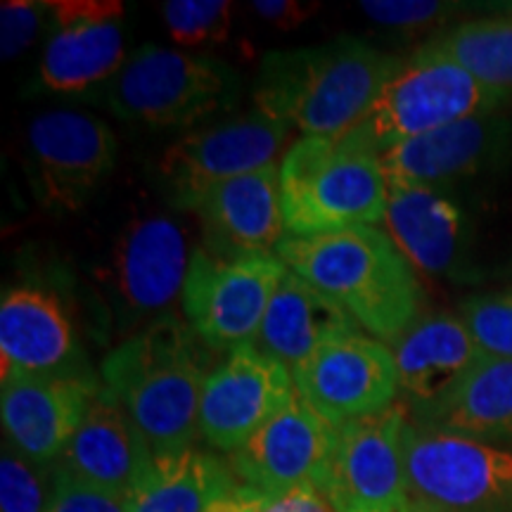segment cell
<instances>
[{"label":"cell","instance_id":"obj_1","mask_svg":"<svg viewBox=\"0 0 512 512\" xmlns=\"http://www.w3.org/2000/svg\"><path fill=\"white\" fill-rule=\"evenodd\" d=\"M209 351L188 320L164 313L102 361L105 387L155 456L188 451L195 444Z\"/></svg>","mask_w":512,"mask_h":512},{"label":"cell","instance_id":"obj_2","mask_svg":"<svg viewBox=\"0 0 512 512\" xmlns=\"http://www.w3.org/2000/svg\"><path fill=\"white\" fill-rule=\"evenodd\" d=\"M275 256L342 306L382 342L392 344L422 313L425 292L411 261L375 226L287 235Z\"/></svg>","mask_w":512,"mask_h":512},{"label":"cell","instance_id":"obj_3","mask_svg":"<svg viewBox=\"0 0 512 512\" xmlns=\"http://www.w3.org/2000/svg\"><path fill=\"white\" fill-rule=\"evenodd\" d=\"M401 62L351 36L268 53L256 76V110L304 136L339 138L368 112Z\"/></svg>","mask_w":512,"mask_h":512},{"label":"cell","instance_id":"obj_4","mask_svg":"<svg viewBox=\"0 0 512 512\" xmlns=\"http://www.w3.org/2000/svg\"><path fill=\"white\" fill-rule=\"evenodd\" d=\"M505 102L510 98L482 86L451 57L425 46L399 64L368 112L335 140L344 150L380 157L453 121L503 110Z\"/></svg>","mask_w":512,"mask_h":512},{"label":"cell","instance_id":"obj_5","mask_svg":"<svg viewBox=\"0 0 512 512\" xmlns=\"http://www.w3.org/2000/svg\"><path fill=\"white\" fill-rule=\"evenodd\" d=\"M278 181L287 235L373 226L387 211L380 157L344 150L335 138H299L278 166Z\"/></svg>","mask_w":512,"mask_h":512},{"label":"cell","instance_id":"obj_6","mask_svg":"<svg viewBox=\"0 0 512 512\" xmlns=\"http://www.w3.org/2000/svg\"><path fill=\"white\" fill-rule=\"evenodd\" d=\"M240 76L226 62L147 43L110 81L107 102L119 119L166 131L233 110Z\"/></svg>","mask_w":512,"mask_h":512},{"label":"cell","instance_id":"obj_7","mask_svg":"<svg viewBox=\"0 0 512 512\" xmlns=\"http://www.w3.org/2000/svg\"><path fill=\"white\" fill-rule=\"evenodd\" d=\"M403 470L411 512H512V448L408 420Z\"/></svg>","mask_w":512,"mask_h":512},{"label":"cell","instance_id":"obj_8","mask_svg":"<svg viewBox=\"0 0 512 512\" xmlns=\"http://www.w3.org/2000/svg\"><path fill=\"white\" fill-rule=\"evenodd\" d=\"M117 138L105 121L76 110H50L27 128V178L38 207L76 214L112 174Z\"/></svg>","mask_w":512,"mask_h":512},{"label":"cell","instance_id":"obj_9","mask_svg":"<svg viewBox=\"0 0 512 512\" xmlns=\"http://www.w3.org/2000/svg\"><path fill=\"white\" fill-rule=\"evenodd\" d=\"M290 126L259 110L195 128L159 157V188L176 209H192L211 188L266 169L287 140Z\"/></svg>","mask_w":512,"mask_h":512},{"label":"cell","instance_id":"obj_10","mask_svg":"<svg viewBox=\"0 0 512 512\" xmlns=\"http://www.w3.org/2000/svg\"><path fill=\"white\" fill-rule=\"evenodd\" d=\"M285 268L275 254L228 261L197 247L181 294L185 320L211 351L254 342Z\"/></svg>","mask_w":512,"mask_h":512},{"label":"cell","instance_id":"obj_11","mask_svg":"<svg viewBox=\"0 0 512 512\" xmlns=\"http://www.w3.org/2000/svg\"><path fill=\"white\" fill-rule=\"evenodd\" d=\"M408 411L392 406L335 427V441L318 489L337 512H394L408 508L403 427Z\"/></svg>","mask_w":512,"mask_h":512},{"label":"cell","instance_id":"obj_12","mask_svg":"<svg viewBox=\"0 0 512 512\" xmlns=\"http://www.w3.org/2000/svg\"><path fill=\"white\" fill-rule=\"evenodd\" d=\"M292 380L299 399L332 427L387 411L399 396L392 349L361 332L323 344L294 368Z\"/></svg>","mask_w":512,"mask_h":512},{"label":"cell","instance_id":"obj_13","mask_svg":"<svg viewBox=\"0 0 512 512\" xmlns=\"http://www.w3.org/2000/svg\"><path fill=\"white\" fill-rule=\"evenodd\" d=\"M297 396L292 373L252 342L230 349L211 368L200 403V434L211 448L235 453Z\"/></svg>","mask_w":512,"mask_h":512},{"label":"cell","instance_id":"obj_14","mask_svg":"<svg viewBox=\"0 0 512 512\" xmlns=\"http://www.w3.org/2000/svg\"><path fill=\"white\" fill-rule=\"evenodd\" d=\"M512 159V114H475L382 152L387 183L448 188L501 169Z\"/></svg>","mask_w":512,"mask_h":512},{"label":"cell","instance_id":"obj_15","mask_svg":"<svg viewBox=\"0 0 512 512\" xmlns=\"http://www.w3.org/2000/svg\"><path fill=\"white\" fill-rule=\"evenodd\" d=\"M0 356L8 375H93L64 294L38 283L12 285L0 302Z\"/></svg>","mask_w":512,"mask_h":512},{"label":"cell","instance_id":"obj_16","mask_svg":"<svg viewBox=\"0 0 512 512\" xmlns=\"http://www.w3.org/2000/svg\"><path fill=\"white\" fill-rule=\"evenodd\" d=\"M382 221L415 271L444 280H470L472 221L453 190L389 183Z\"/></svg>","mask_w":512,"mask_h":512},{"label":"cell","instance_id":"obj_17","mask_svg":"<svg viewBox=\"0 0 512 512\" xmlns=\"http://www.w3.org/2000/svg\"><path fill=\"white\" fill-rule=\"evenodd\" d=\"M50 36L41 81L55 93H83L114 79L124 67V5L114 0L50 3Z\"/></svg>","mask_w":512,"mask_h":512},{"label":"cell","instance_id":"obj_18","mask_svg":"<svg viewBox=\"0 0 512 512\" xmlns=\"http://www.w3.org/2000/svg\"><path fill=\"white\" fill-rule=\"evenodd\" d=\"M335 427L294 396L280 413L228 456V467L242 486L278 496L302 484H318L328 463Z\"/></svg>","mask_w":512,"mask_h":512},{"label":"cell","instance_id":"obj_19","mask_svg":"<svg viewBox=\"0 0 512 512\" xmlns=\"http://www.w3.org/2000/svg\"><path fill=\"white\" fill-rule=\"evenodd\" d=\"M100 389L93 375H8L0 392L5 441L24 458L53 467Z\"/></svg>","mask_w":512,"mask_h":512},{"label":"cell","instance_id":"obj_20","mask_svg":"<svg viewBox=\"0 0 512 512\" xmlns=\"http://www.w3.org/2000/svg\"><path fill=\"white\" fill-rule=\"evenodd\" d=\"M190 256L183 228L166 216L138 219L126 228L112 256V292L124 323H138L183 294Z\"/></svg>","mask_w":512,"mask_h":512},{"label":"cell","instance_id":"obj_21","mask_svg":"<svg viewBox=\"0 0 512 512\" xmlns=\"http://www.w3.org/2000/svg\"><path fill=\"white\" fill-rule=\"evenodd\" d=\"M389 349L411 420L439 406L484 358L465 320L448 311H422Z\"/></svg>","mask_w":512,"mask_h":512},{"label":"cell","instance_id":"obj_22","mask_svg":"<svg viewBox=\"0 0 512 512\" xmlns=\"http://www.w3.org/2000/svg\"><path fill=\"white\" fill-rule=\"evenodd\" d=\"M195 211L204 249L219 259L275 254L285 238L280 181L273 164L211 188Z\"/></svg>","mask_w":512,"mask_h":512},{"label":"cell","instance_id":"obj_23","mask_svg":"<svg viewBox=\"0 0 512 512\" xmlns=\"http://www.w3.org/2000/svg\"><path fill=\"white\" fill-rule=\"evenodd\" d=\"M152 458L155 453L143 434L102 384L55 467L95 489L128 498Z\"/></svg>","mask_w":512,"mask_h":512},{"label":"cell","instance_id":"obj_24","mask_svg":"<svg viewBox=\"0 0 512 512\" xmlns=\"http://www.w3.org/2000/svg\"><path fill=\"white\" fill-rule=\"evenodd\" d=\"M351 332L358 323L335 299L285 268L252 344L294 373L313 351Z\"/></svg>","mask_w":512,"mask_h":512},{"label":"cell","instance_id":"obj_25","mask_svg":"<svg viewBox=\"0 0 512 512\" xmlns=\"http://www.w3.org/2000/svg\"><path fill=\"white\" fill-rule=\"evenodd\" d=\"M411 422L512 448V358L484 356L439 406Z\"/></svg>","mask_w":512,"mask_h":512},{"label":"cell","instance_id":"obj_26","mask_svg":"<svg viewBox=\"0 0 512 512\" xmlns=\"http://www.w3.org/2000/svg\"><path fill=\"white\" fill-rule=\"evenodd\" d=\"M235 486L238 479L228 463L192 446L152 458L126 505L128 512H207Z\"/></svg>","mask_w":512,"mask_h":512},{"label":"cell","instance_id":"obj_27","mask_svg":"<svg viewBox=\"0 0 512 512\" xmlns=\"http://www.w3.org/2000/svg\"><path fill=\"white\" fill-rule=\"evenodd\" d=\"M427 46L451 57L482 86L512 100V15L456 24Z\"/></svg>","mask_w":512,"mask_h":512},{"label":"cell","instance_id":"obj_28","mask_svg":"<svg viewBox=\"0 0 512 512\" xmlns=\"http://www.w3.org/2000/svg\"><path fill=\"white\" fill-rule=\"evenodd\" d=\"M53 494V467L24 458L3 441L0 456V512H48Z\"/></svg>","mask_w":512,"mask_h":512},{"label":"cell","instance_id":"obj_29","mask_svg":"<svg viewBox=\"0 0 512 512\" xmlns=\"http://www.w3.org/2000/svg\"><path fill=\"white\" fill-rule=\"evenodd\" d=\"M233 3L228 0H166L162 19L181 46L223 43L230 34Z\"/></svg>","mask_w":512,"mask_h":512},{"label":"cell","instance_id":"obj_30","mask_svg":"<svg viewBox=\"0 0 512 512\" xmlns=\"http://www.w3.org/2000/svg\"><path fill=\"white\" fill-rule=\"evenodd\" d=\"M458 316L484 356L512 358V290L472 294L460 302Z\"/></svg>","mask_w":512,"mask_h":512},{"label":"cell","instance_id":"obj_31","mask_svg":"<svg viewBox=\"0 0 512 512\" xmlns=\"http://www.w3.org/2000/svg\"><path fill=\"white\" fill-rule=\"evenodd\" d=\"M465 5L441 3V0H363L361 10L382 24L399 31H422L441 27L451 17L460 15Z\"/></svg>","mask_w":512,"mask_h":512},{"label":"cell","instance_id":"obj_32","mask_svg":"<svg viewBox=\"0 0 512 512\" xmlns=\"http://www.w3.org/2000/svg\"><path fill=\"white\" fill-rule=\"evenodd\" d=\"M50 17V3L34 0H5L0 5V57L5 62L22 55L36 41Z\"/></svg>","mask_w":512,"mask_h":512},{"label":"cell","instance_id":"obj_33","mask_svg":"<svg viewBox=\"0 0 512 512\" xmlns=\"http://www.w3.org/2000/svg\"><path fill=\"white\" fill-rule=\"evenodd\" d=\"M48 512H128L126 498L107 494L53 465V494Z\"/></svg>","mask_w":512,"mask_h":512},{"label":"cell","instance_id":"obj_34","mask_svg":"<svg viewBox=\"0 0 512 512\" xmlns=\"http://www.w3.org/2000/svg\"><path fill=\"white\" fill-rule=\"evenodd\" d=\"M254 512H337L316 484H302L278 496H259Z\"/></svg>","mask_w":512,"mask_h":512},{"label":"cell","instance_id":"obj_35","mask_svg":"<svg viewBox=\"0 0 512 512\" xmlns=\"http://www.w3.org/2000/svg\"><path fill=\"white\" fill-rule=\"evenodd\" d=\"M252 10L256 17L264 22L273 24V27L290 31L304 24L306 19L316 15V3H299V0H256L252 3Z\"/></svg>","mask_w":512,"mask_h":512},{"label":"cell","instance_id":"obj_36","mask_svg":"<svg viewBox=\"0 0 512 512\" xmlns=\"http://www.w3.org/2000/svg\"><path fill=\"white\" fill-rule=\"evenodd\" d=\"M259 496V491L238 484L233 491H228L226 496H221L219 501L211 505L207 512H254Z\"/></svg>","mask_w":512,"mask_h":512},{"label":"cell","instance_id":"obj_37","mask_svg":"<svg viewBox=\"0 0 512 512\" xmlns=\"http://www.w3.org/2000/svg\"><path fill=\"white\" fill-rule=\"evenodd\" d=\"M394 512H411V508H403V510H394Z\"/></svg>","mask_w":512,"mask_h":512}]
</instances>
